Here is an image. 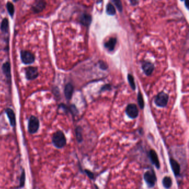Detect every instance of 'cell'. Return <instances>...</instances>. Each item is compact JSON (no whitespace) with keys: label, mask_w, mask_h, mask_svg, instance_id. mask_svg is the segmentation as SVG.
Instances as JSON below:
<instances>
[{"label":"cell","mask_w":189,"mask_h":189,"mask_svg":"<svg viewBox=\"0 0 189 189\" xmlns=\"http://www.w3.org/2000/svg\"><path fill=\"white\" fill-rule=\"evenodd\" d=\"M76 136L78 141L81 142L82 141V131L80 127H78L76 129Z\"/></svg>","instance_id":"obj_23"},{"label":"cell","mask_w":189,"mask_h":189,"mask_svg":"<svg viewBox=\"0 0 189 189\" xmlns=\"http://www.w3.org/2000/svg\"><path fill=\"white\" fill-rule=\"evenodd\" d=\"M85 172L87 174L88 177H89L90 179H93L94 178V174L92 172H91L90 171L88 170H85Z\"/></svg>","instance_id":"obj_27"},{"label":"cell","mask_w":189,"mask_h":189,"mask_svg":"<svg viewBox=\"0 0 189 189\" xmlns=\"http://www.w3.org/2000/svg\"><path fill=\"white\" fill-rule=\"evenodd\" d=\"M100 69H102L103 70L107 69V67H108V65H107L106 63L103 62H100Z\"/></svg>","instance_id":"obj_26"},{"label":"cell","mask_w":189,"mask_h":189,"mask_svg":"<svg viewBox=\"0 0 189 189\" xmlns=\"http://www.w3.org/2000/svg\"><path fill=\"white\" fill-rule=\"evenodd\" d=\"M25 179H26V175L24 170L22 171V174L20 177V182H19V187H22L24 186L25 183Z\"/></svg>","instance_id":"obj_24"},{"label":"cell","mask_w":189,"mask_h":189,"mask_svg":"<svg viewBox=\"0 0 189 189\" xmlns=\"http://www.w3.org/2000/svg\"><path fill=\"white\" fill-rule=\"evenodd\" d=\"M9 28V23L8 18H4L1 22V29L2 31L3 32H8Z\"/></svg>","instance_id":"obj_17"},{"label":"cell","mask_w":189,"mask_h":189,"mask_svg":"<svg viewBox=\"0 0 189 189\" xmlns=\"http://www.w3.org/2000/svg\"><path fill=\"white\" fill-rule=\"evenodd\" d=\"M138 101L139 106L141 109H143L144 107V101L143 99V95L140 92H139L138 95Z\"/></svg>","instance_id":"obj_20"},{"label":"cell","mask_w":189,"mask_h":189,"mask_svg":"<svg viewBox=\"0 0 189 189\" xmlns=\"http://www.w3.org/2000/svg\"><path fill=\"white\" fill-rule=\"evenodd\" d=\"M144 180L149 187H154L155 182H156V177L154 171L153 170H149L144 174Z\"/></svg>","instance_id":"obj_2"},{"label":"cell","mask_w":189,"mask_h":189,"mask_svg":"<svg viewBox=\"0 0 189 189\" xmlns=\"http://www.w3.org/2000/svg\"><path fill=\"white\" fill-rule=\"evenodd\" d=\"M154 65L150 62H145L142 65V69L146 75H150L152 74L154 70Z\"/></svg>","instance_id":"obj_11"},{"label":"cell","mask_w":189,"mask_h":189,"mask_svg":"<svg viewBox=\"0 0 189 189\" xmlns=\"http://www.w3.org/2000/svg\"><path fill=\"white\" fill-rule=\"evenodd\" d=\"M169 96L166 93L161 92L158 94L155 99V103L159 107H165L167 105Z\"/></svg>","instance_id":"obj_3"},{"label":"cell","mask_w":189,"mask_h":189,"mask_svg":"<svg viewBox=\"0 0 189 189\" xmlns=\"http://www.w3.org/2000/svg\"><path fill=\"white\" fill-rule=\"evenodd\" d=\"M21 58L22 62L26 64H29L34 62L35 59L32 53L26 50H23L21 52Z\"/></svg>","instance_id":"obj_5"},{"label":"cell","mask_w":189,"mask_h":189,"mask_svg":"<svg viewBox=\"0 0 189 189\" xmlns=\"http://www.w3.org/2000/svg\"><path fill=\"white\" fill-rule=\"evenodd\" d=\"M149 157L151 158V161L153 164L155 165V167L158 169H159L160 167V162L158 159V155L155 151L151 150L149 152Z\"/></svg>","instance_id":"obj_9"},{"label":"cell","mask_w":189,"mask_h":189,"mask_svg":"<svg viewBox=\"0 0 189 189\" xmlns=\"http://www.w3.org/2000/svg\"><path fill=\"white\" fill-rule=\"evenodd\" d=\"M3 69L4 74L6 75L7 77L10 78L11 77V68H10V63L8 62H6L3 65Z\"/></svg>","instance_id":"obj_15"},{"label":"cell","mask_w":189,"mask_h":189,"mask_svg":"<svg viewBox=\"0 0 189 189\" xmlns=\"http://www.w3.org/2000/svg\"><path fill=\"white\" fill-rule=\"evenodd\" d=\"M17 1H18V0H13V1H15V2H16Z\"/></svg>","instance_id":"obj_30"},{"label":"cell","mask_w":189,"mask_h":189,"mask_svg":"<svg viewBox=\"0 0 189 189\" xmlns=\"http://www.w3.org/2000/svg\"><path fill=\"white\" fill-rule=\"evenodd\" d=\"M6 112L10 120V124L12 126H15L16 125V117L13 111L11 108H7L6 110Z\"/></svg>","instance_id":"obj_12"},{"label":"cell","mask_w":189,"mask_h":189,"mask_svg":"<svg viewBox=\"0 0 189 189\" xmlns=\"http://www.w3.org/2000/svg\"><path fill=\"white\" fill-rule=\"evenodd\" d=\"M46 5V2L44 0H38L36 1L32 6V10L34 13H38L44 9Z\"/></svg>","instance_id":"obj_7"},{"label":"cell","mask_w":189,"mask_h":189,"mask_svg":"<svg viewBox=\"0 0 189 189\" xmlns=\"http://www.w3.org/2000/svg\"><path fill=\"white\" fill-rule=\"evenodd\" d=\"M187 0H185V4H186V7H187Z\"/></svg>","instance_id":"obj_28"},{"label":"cell","mask_w":189,"mask_h":189,"mask_svg":"<svg viewBox=\"0 0 189 189\" xmlns=\"http://www.w3.org/2000/svg\"><path fill=\"white\" fill-rule=\"evenodd\" d=\"M112 1L115 3V5L116 6V7L118 8V9L120 11H121V10H122V5H121L120 0H112Z\"/></svg>","instance_id":"obj_25"},{"label":"cell","mask_w":189,"mask_h":189,"mask_svg":"<svg viewBox=\"0 0 189 189\" xmlns=\"http://www.w3.org/2000/svg\"><path fill=\"white\" fill-rule=\"evenodd\" d=\"M26 76L28 80H34L38 75V69L36 67H29L25 69Z\"/></svg>","instance_id":"obj_8"},{"label":"cell","mask_w":189,"mask_h":189,"mask_svg":"<svg viewBox=\"0 0 189 189\" xmlns=\"http://www.w3.org/2000/svg\"><path fill=\"white\" fill-rule=\"evenodd\" d=\"M107 12L110 15H114L115 13V10L112 4H108L107 6Z\"/></svg>","instance_id":"obj_22"},{"label":"cell","mask_w":189,"mask_h":189,"mask_svg":"<svg viewBox=\"0 0 189 189\" xmlns=\"http://www.w3.org/2000/svg\"><path fill=\"white\" fill-rule=\"evenodd\" d=\"M39 127V122L37 118L34 116H31L28 121V129L30 133L33 134L37 132Z\"/></svg>","instance_id":"obj_4"},{"label":"cell","mask_w":189,"mask_h":189,"mask_svg":"<svg viewBox=\"0 0 189 189\" xmlns=\"http://www.w3.org/2000/svg\"><path fill=\"white\" fill-rule=\"evenodd\" d=\"M162 185L166 189H169L172 185V180L170 177H165L162 180Z\"/></svg>","instance_id":"obj_16"},{"label":"cell","mask_w":189,"mask_h":189,"mask_svg":"<svg viewBox=\"0 0 189 189\" xmlns=\"http://www.w3.org/2000/svg\"><path fill=\"white\" fill-rule=\"evenodd\" d=\"M7 9H8V12L9 13L10 16L12 17L15 12V8L12 3L8 2L7 3Z\"/></svg>","instance_id":"obj_19"},{"label":"cell","mask_w":189,"mask_h":189,"mask_svg":"<svg viewBox=\"0 0 189 189\" xmlns=\"http://www.w3.org/2000/svg\"><path fill=\"white\" fill-rule=\"evenodd\" d=\"M132 2L135 3H136V0H133V1H132Z\"/></svg>","instance_id":"obj_29"},{"label":"cell","mask_w":189,"mask_h":189,"mask_svg":"<svg viewBox=\"0 0 189 189\" xmlns=\"http://www.w3.org/2000/svg\"><path fill=\"white\" fill-rule=\"evenodd\" d=\"M80 22L83 25L88 26L91 22V18L88 14H83L82 16L80 18Z\"/></svg>","instance_id":"obj_18"},{"label":"cell","mask_w":189,"mask_h":189,"mask_svg":"<svg viewBox=\"0 0 189 189\" xmlns=\"http://www.w3.org/2000/svg\"><path fill=\"white\" fill-rule=\"evenodd\" d=\"M52 142L54 146L58 148H62L66 145V139L64 134L61 131L56 132L53 136Z\"/></svg>","instance_id":"obj_1"},{"label":"cell","mask_w":189,"mask_h":189,"mask_svg":"<svg viewBox=\"0 0 189 189\" xmlns=\"http://www.w3.org/2000/svg\"><path fill=\"white\" fill-rule=\"evenodd\" d=\"M73 93V86L70 84L66 85L65 89H64V94L66 98L69 100L72 96Z\"/></svg>","instance_id":"obj_13"},{"label":"cell","mask_w":189,"mask_h":189,"mask_svg":"<svg viewBox=\"0 0 189 189\" xmlns=\"http://www.w3.org/2000/svg\"><path fill=\"white\" fill-rule=\"evenodd\" d=\"M126 113L129 117L134 119L138 116V109L135 104H129L126 107Z\"/></svg>","instance_id":"obj_6"},{"label":"cell","mask_w":189,"mask_h":189,"mask_svg":"<svg viewBox=\"0 0 189 189\" xmlns=\"http://www.w3.org/2000/svg\"><path fill=\"white\" fill-rule=\"evenodd\" d=\"M170 163L172 171L174 173V175L176 177L179 176L180 172V166L179 164L178 163L177 161H175L174 159H170Z\"/></svg>","instance_id":"obj_10"},{"label":"cell","mask_w":189,"mask_h":189,"mask_svg":"<svg viewBox=\"0 0 189 189\" xmlns=\"http://www.w3.org/2000/svg\"><path fill=\"white\" fill-rule=\"evenodd\" d=\"M128 80L129 83L131 86V88L133 89V90H134L135 89V84L133 77L131 75L128 74Z\"/></svg>","instance_id":"obj_21"},{"label":"cell","mask_w":189,"mask_h":189,"mask_svg":"<svg viewBox=\"0 0 189 189\" xmlns=\"http://www.w3.org/2000/svg\"><path fill=\"white\" fill-rule=\"evenodd\" d=\"M116 43V38H112L110 39L109 41L107 42L106 43H105L104 46H105V47L107 48L109 51H113V50H114Z\"/></svg>","instance_id":"obj_14"}]
</instances>
